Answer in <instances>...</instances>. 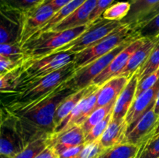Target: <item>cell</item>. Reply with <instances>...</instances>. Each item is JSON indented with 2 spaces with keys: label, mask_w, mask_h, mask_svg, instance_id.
<instances>
[{
  "label": "cell",
  "mask_w": 159,
  "mask_h": 158,
  "mask_svg": "<svg viewBox=\"0 0 159 158\" xmlns=\"http://www.w3.org/2000/svg\"><path fill=\"white\" fill-rule=\"evenodd\" d=\"M1 115L0 153L5 158H13L24 148L26 144L16 129L13 121L8 116Z\"/></svg>",
  "instance_id": "cell-9"
},
{
  "label": "cell",
  "mask_w": 159,
  "mask_h": 158,
  "mask_svg": "<svg viewBox=\"0 0 159 158\" xmlns=\"http://www.w3.org/2000/svg\"><path fill=\"white\" fill-rule=\"evenodd\" d=\"M112 115H113V112H110L103 120H102L100 122L96 124L87 134L85 135V144L93 143L96 142V140L100 139V137L103 134L107 127L108 126L110 122L111 121Z\"/></svg>",
  "instance_id": "cell-31"
},
{
  "label": "cell",
  "mask_w": 159,
  "mask_h": 158,
  "mask_svg": "<svg viewBox=\"0 0 159 158\" xmlns=\"http://www.w3.org/2000/svg\"><path fill=\"white\" fill-rule=\"evenodd\" d=\"M135 31L141 37H155L159 35V14Z\"/></svg>",
  "instance_id": "cell-33"
},
{
  "label": "cell",
  "mask_w": 159,
  "mask_h": 158,
  "mask_svg": "<svg viewBox=\"0 0 159 158\" xmlns=\"http://www.w3.org/2000/svg\"><path fill=\"white\" fill-rule=\"evenodd\" d=\"M92 23L63 31H46L31 37L23 43L26 59H37L55 52L59 48L77 38Z\"/></svg>",
  "instance_id": "cell-2"
},
{
  "label": "cell",
  "mask_w": 159,
  "mask_h": 158,
  "mask_svg": "<svg viewBox=\"0 0 159 158\" xmlns=\"http://www.w3.org/2000/svg\"><path fill=\"white\" fill-rule=\"evenodd\" d=\"M159 94V80L152 88L143 91L135 99L126 116L128 129L136 123L148 110L154 107Z\"/></svg>",
  "instance_id": "cell-14"
},
{
  "label": "cell",
  "mask_w": 159,
  "mask_h": 158,
  "mask_svg": "<svg viewBox=\"0 0 159 158\" xmlns=\"http://www.w3.org/2000/svg\"><path fill=\"white\" fill-rule=\"evenodd\" d=\"M1 8L24 12L40 6L46 0H0Z\"/></svg>",
  "instance_id": "cell-29"
},
{
  "label": "cell",
  "mask_w": 159,
  "mask_h": 158,
  "mask_svg": "<svg viewBox=\"0 0 159 158\" xmlns=\"http://www.w3.org/2000/svg\"><path fill=\"white\" fill-rule=\"evenodd\" d=\"M122 25L120 21H111L105 20L102 16L99 17L92 23L88 29L79 37L59 48L54 53L68 51L75 54H78L96 44Z\"/></svg>",
  "instance_id": "cell-6"
},
{
  "label": "cell",
  "mask_w": 159,
  "mask_h": 158,
  "mask_svg": "<svg viewBox=\"0 0 159 158\" xmlns=\"http://www.w3.org/2000/svg\"><path fill=\"white\" fill-rule=\"evenodd\" d=\"M62 83L43 97L26 103L6 102L1 114L10 118L25 144L54 133V115L68 96L75 92Z\"/></svg>",
  "instance_id": "cell-1"
},
{
  "label": "cell",
  "mask_w": 159,
  "mask_h": 158,
  "mask_svg": "<svg viewBox=\"0 0 159 158\" xmlns=\"http://www.w3.org/2000/svg\"><path fill=\"white\" fill-rule=\"evenodd\" d=\"M159 136V119H158V124H157L156 128H155V131H154L153 134H152V136H151V137H155V136Z\"/></svg>",
  "instance_id": "cell-42"
},
{
  "label": "cell",
  "mask_w": 159,
  "mask_h": 158,
  "mask_svg": "<svg viewBox=\"0 0 159 158\" xmlns=\"http://www.w3.org/2000/svg\"><path fill=\"white\" fill-rule=\"evenodd\" d=\"M130 77L116 76L112 77L99 87L96 108L105 106L116 100Z\"/></svg>",
  "instance_id": "cell-18"
},
{
  "label": "cell",
  "mask_w": 159,
  "mask_h": 158,
  "mask_svg": "<svg viewBox=\"0 0 159 158\" xmlns=\"http://www.w3.org/2000/svg\"><path fill=\"white\" fill-rule=\"evenodd\" d=\"M145 39L146 37H141L134 39L128 46H126L113 58L108 67L93 80L92 84L101 86L112 77L119 75L120 71L126 67L133 53L143 44Z\"/></svg>",
  "instance_id": "cell-10"
},
{
  "label": "cell",
  "mask_w": 159,
  "mask_h": 158,
  "mask_svg": "<svg viewBox=\"0 0 159 158\" xmlns=\"http://www.w3.org/2000/svg\"><path fill=\"white\" fill-rule=\"evenodd\" d=\"M127 130L128 125L125 119H112L99 139L101 146L107 150L118 144L124 143Z\"/></svg>",
  "instance_id": "cell-19"
},
{
  "label": "cell",
  "mask_w": 159,
  "mask_h": 158,
  "mask_svg": "<svg viewBox=\"0 0 159 158\" xmlns=\"http://www.w3.org/2000/svg\"><path fill=\"white\" fill-rule=\"evenodd\" d=\"M141 146L124 143L104 150L97 158H137Z\"/></svg>",
  "instance_id": "cell-23"
},
{
  "label": "cell",
  "mask_w": 159,
  "mask_h": 158,
  "mask_svg": "<svg viewBox=\"0 0 159 158\" xmlns=\"http://www.w3.org/2000/svg\"><path fill=\"white\" fill-rule=\"evenodd\" d=\"M159 68V35L157 36V40L152 49L148 58L138 71L139 81L156 71Z\"/></svg>",
  "instance_id": "cell-26"
},
{
  "label": "cell",
  "mask_w": 159,
  "mask_h": 158,
  "mask_svg": "<svg viewBox=\"0 0 159 158\" xmlns=\"http://www.w3.org/2000/svg\"><path fill=\"white\" fill-rule=\"evenodd\" d=\"M159 80V68L156 71L153 72L152 74H149L146 77L143 78L142 80L139 81L138 85V88H137L136 92V98L140 94L143 92V91H146L148 88L153 87L155 84L158 82Z\"/></svg>",
  "instance_id": "cell-35"
},
{
  "label": "cell",
  "mask_w": 159,
  "mask_h": 158,
  "mask_svg": "<svg viewBox=\"0 0 159 158\" xmlns=\"http://www.w3.org/2000/svg\"><path fill=\"white\" fill-rule=\"evenodd\" d=\"M115 102H111L109 105H105V106L99 107V108H96L93 112L90 114V116L85 119V122L81 125L83 129L85 135L87 134L96 124L100 122L101 121L103 120L110 112H112L115 105Z\"/></svg>",
  "instance_id": "cell-25"
},
{
  "label": "cell",
  "mask_w": 159,
  "mask_h": 158,
  "mask_svg": "<svg viewBox=\"0 0 159 158\" xmlns=\"http://www.w3.org/2000/svg\"><path fill=\"white\" fill-rule=\"evenodd\" d=\"M158 158H159V157H158Z\"/></svg>",
  "instance_id": "cell-43"
},
{
  "label": "cell",
  "mask_w": 159,
  "mask_h": 158,
  "mask_svg": "<svg viewBox=\"0 0 159 158\" xmlns=\"http://www.w3.org/2000/svg\"><path fill=\"white\" fill-rule=\"evenodd\" d=\"M85 143V133L81 125H73L68 129L54 133L48 136V147L57 155L71 147Z\"/></svg>",
  "instance_id": "cell-12"
},
{
  "label": "cell",
  "mask_w": 159,
  "mask_h": 158,
  "mask_svg": "<svg viewBox=\"0 0 159 158\" xmlns=\"http://www.w3.org/2000/svg\"><path fill=\"white\" fill-rule=\"evenodd\" d=\"M114 1L115 0H98L96 7L93 9L89 17V23H93L97 19L102 16L104 11L110 7Z\"/></svg>",
  "instance_id": "cell-36"
},
{
  "label": "cell",
  "mask_w": 159,
  "mask_h": 158,
  "mask_svg": "<svg viewBox=\"0 0 159 158\" xmlns=\"http://www.w3.org/2000/svg\"><path fill=\"white\" fill-rule=\"evenodd\" d=\"M99 86L91 84L86 88H84L82 89L76 91L75 92L72 93L69 96L66 98L63 102L61 103L56 111L55 115H54V125H55V129L57 127L61 125L64 119L70 114L71 111L75 108V107L78 105L79 102L82 99L89 94L95 90L97 89ZM55 131V130H54Z\"/></svg>",
  "instance_id": "cell-20"
},
{
  "label": "cell",
  "mask_w": 159,
  "mask_h": 158,
  "mask_svg": "<svg viewBox=\"0 0 159 158\" xmlns=\"http://www.w3.org/2000/svg\"><path fill=\"white\" fill-rule=\"evenodd\" d=\"M23 67L21 65L12 71L0 76V90L2 94H9L17 88L23 74Z\"/></svg>",
  "instance_id": "cell-24"
},
{
  "label": "cell",
  "mask_w": 159,
  "mask_h": 158,
  "mask_svg": "<svg viewBox=\"0 0 159 158\" xmlns=\"http://www.w3.org/2000/svg\"><path fill=\"white\" fill-rule=\"evenodd\" d=\"M75 72L74 63L68 64L57 71L45 76L42 78L32 81L16 88L12 92L7 94L11 98L8 102L26 103L37 100L48 94L56 88L66 81Z\"/></svg>",
  "instance_id": "cell-3"
},
{
  "label": "cell",
  "mask_w": 159,
  "mask_h": 158,
  "mask_svg": "<svg viewBox=\"0 0 159 158\" xmlns=\"http://www.w3.org/2000/svg\"><path fill=\"white\" fill-rule=\"evenodd\" d=\"M130 9L121 23L134 30L137 25L159 3V0H129Z\"/></svg>",
  "instance_id": "cell-21"
},
{
  "label": "cell",
  "mask_w": 159,
  "mask_h": 158,
  "mask_svg": "<svg viewBox=\"0 0 159 158\" xmlns=\"http://www.w3.org/2000/svg\"><path fill=\"white\" fill-rule=\"evenodd\" d=\"M138 37L139 35L138 34L131 37L107 54L92 62L85 68L76 71L69 79L65 81V84L75 91H79V90L88 87L93 83V80L108 67L113 58Z\"/></svg>",
  "instance_id": "cell-7"
},
{
  "label": "cell",
  "mask_w": 159,
  "mask_h": 158,
  "mask_svg": "<svg viewBox=\"0 0 159 158\" xmlns=\"http://www.w3.org/2000/svg\"><path fill=\"white\" fill-rule=\"evenodd\" d=\"M55 9L49 3L40 6L22 13L21 34L20 43L23 46L31 37L37 33L42 26L55 13Z\"/></svg>",
  "instance_id": "cell-8"
},
{
  "label": "cell",
  "mask_w": 159,
  "mask_h": 158,
  "mask_svg": "<svg viewBox=\"0 0 159 158\" xmlns=\"http://www.w3.org/2000/svg\"><path fill=\"white\" fill-rule=\"evenodd\" d=\"M138 71L130 77L128 83L116 99L112 115L113 119H126L129 109L136 99L137 88L139 82Z\"/></svg>",
  "instance_id": "cell-15"
},
{
  "label": "cell",
  "mask_w": 159,
  "mask_h": 158,
  "mask_svg": "<svg viewBox=\"0 0 159 158\" xmlns=\"http://www.w3.org/2000/svg\"><path fill=\"white\" fill-rule=\"evenodd\" d=\"M158 14H159V3L156 6H155V8H154V9H152V10L150 11V12H149V13L148 14V15H146V16L144 17V18L143 19V20H141V21L140 22L138 25H137V26H136V28L134 29V30H136L137 29H138V28L141 27L142 26L145 25L146 23H148L150 20H152V19L155 18V17L157 15H158Z\"/></svg>",
  "instance_id": "cell-38"
},
{
  "label": "cell",
  "mask_w": 159,
  "mask_h": 158,
  "mask_svg": "<svg viewBox=\"0 0 159 158\" xmlns=\"http://www.w3.org/2000/svg\"><path fill=\"white\" fill-rule=\"evenodd\" d=\"M71 1L72 0H46L44 3H49V4H51L54 7L55 11H57L61 8L63 7L64 6H65V5L68 4V2Z\"/></svg>",
  "instance_id": "cell-40"
},
{
  "label": "cell",
  "mask_w": 159,
  "mask_h": 158,
  "mask_svg": "<svg viewBox=\"0 0 159 158\" xmlns=\"http://www.w3.org/2000/svg\"><path fill=\"white\" fill-rule=\"evenodd\" d=\"M85 1H86V0H72L71 2H68V4L64 6L63 7L61 8L60 9L56 11L55 13L52 15V17H51V18L43 26H42L41 29H40L37 33L51 30V29H52L54 26H56L57 23L61 22L62 20H65V18H67L68 15H70L71 13H73V12H74L78 8L80 7ZM34 35H35V34H34Z\"/></svg>",
  "instance_id": "cell-22"
},
{
  "label": "cell",
  "mask_w": 159,
  "mask_h": 158,
  "mask_svg": "<svg viewBox=\"0 0 159 158\" xmlns=\"http://www.w3.org/2000/svg\"><path fill=\"white\" fill-rule=\"evenodd\" d=\"M35 158H59L58 155L54 152L51 147H48L44 150L37 155Z\"/></svg>",
  "instance_id": "cell-39"
},
{
  "label": "cell",
  "mask_w": 159,
  "mask_h": 158,
  "mask_svg": "<svg viewBox=\"0 0 159 158\" xmlns=\"http://www.w3.org/2000/svg\"><path fill=\"white\" fill-rule=\"evenodd\" d=\"M22 13L18 11L1 8L0 44L20 43Z\"/></svg>",
  "instance_id": "cell-13"
},
{
  "label": "cell",
  "mask_w": 159,
  "mask_h": 158,
  "mask_svg": "<svg viewBox=\"0 0 159 158\" xmlns=\"http://www.w3.org/2000/svg\"><path fill=\"white\" fill-rule=\"evenodd\" d=\"M85 144H82V145L77 146V147H71V148L68 149V150H65L62 152L61 153L58 155L59 158H77L83 148L85 147Z\"/></svg>",
  "instance_id": "cell-37"
},
{
  "label": "cell",
  "mask_w": 159,
  "mask_h": 158,
  "mask_svg": "<svg viewBox=\"0 0 159 158\" xmlns=\"http://www.w3.org/2000/svg\"><path fill=\"white\" fill-rule=\"evenodd\" d=\"M155 106V105H154ZM159 116H157L152 107L138 122L127 130L125 143L141 146L153 134L157 126Z\"/></svg>",
  "instance_id": "cell-11"
},
{
  "label": "cell",
  "mask_w": 159,
  "mask_h": 158,
  "mask_svg": "<svg viewBox=\"0 0 159 158\" xmlns=\"http://www.w3.org/2000/svg\"><path fill=\"white\" fill-rule=\"evenodd\" d=\"M97 1L98 0H86L73 13L57 23L51 30L63 31L90 23L89 17L96 7Z\"/></svg>",
  "instance_id": "cell-16"
},
{
  "label": "cell",
  "mask_w": 159,
  "mask_h": 158,
  "mask_svg": "<svg viewBox=\"0 0 159 158\" xmlns=\"http://www.w3.org/2000/svg\"><path fill=\"white\" fill-rule=\"evenodd\" d=\"M136 35H138L136 31L130 26L123 24L96 44L76 54L73 60L75 71L106 55L126 40Z\"/></svg>",
  "instance_id": "cell-4"
},
{
  "label": "cell",
  "mask_w": 159,
  "mask_h": 158,
  "mask_svg": "<svg viewBox=\"0 0 159 158\" xmlns=\"http://www.w3.org/2000/svg\"><path fill=\"white\" fill-rule=\"evenodd\" d=\"M25 59L24 55L15 57L0 56V76L23 65Z\"/></svg>",
  "instance_id": "cell-32"
},
{
  "label": "cell",
  "mask_w": 159,
  "mask_h": 158,
  "mask_svg": "<svg viewBox=\"0 0 159 158\" xmlns=\"http://www.w3.org/2000/svg\"><path fill=\"white\" fill-rule=\"evenodd\" d=\"M130 4L127 2H118L112 4L102 13V17L111 21H122L129 13Z\"/></svg>",
  "instance_id": "cell-28"
},
{
  "label": "cell",
  "mask_w": 159,
  "mask_h": 158,
  "mask_svg": "<svg viewBox=\"0 0 159 158\" xmlns=\"http://www.w3.org/2000/svg\"><path fill=\"white\" fill-rule=\"evenodd\" d=\"M159 136L151 137L141 145L137 158H158Z\"/></svg>",
  "instance_id": "cell-30"
},
{
  "label": "cell",
  "mask_w": 159,
  "mask_h": 158,
  "mask_svg": "<svg viewBox=\"0 0 159 158\" xmlns=\"http://www.w3.org/2000/svg\"><path fill=\"white\" fill-rule=\"evenodd\" d=\"M154 110H155V114L159 116V94H158V97H157L156 101H155V106H154Z\"/></svg>",
  "instance_id": "cell-41"
},
{
  "label": "cell",
  "mask_w": 159,
  "mask_h": 158,
  "mask_svg": "<svg viewBox=\"0 0 159 158\" xmlns=\"http://www.w3.org/2000/svg\"><path fill=\"white\" fill-rule=\"evenodd\" d=\"M22 55H24V50H23V46L20 43H2V44H0V56L15 57V56Z\"/></svg>",
  "instance_id": "cell-34"
},
{
  "label": "cell",
  "mask_w": 159,
  "mask_h": 158,
  "mask_svg": "<svg viewBox=\"0 0 159 158\" xmlns=\"http://www.w3.org/2000/svg\"><path fill=\"white\" fill-rule=\"evenodd\" d=\"M75 54L68 51L54 53L37 59H25L19 86L45 76L73 62Z\"/></svg>",
  "instance_id": "cell-5"
},
{
  "label": "cell",
  "mask_w": 159,
  "mask_h": 158,
  "mask_svg": "<svg viewBox=\"0 0 159 158\" xmlns=\"http://www.w3.org/2000/svg\"><path fill=\"white\" fill-rule=\"evenodd\" d=\"M156 40L157 36L155 37H146L143 44L133 53L126 67L120 71L118 76L130 77L135 72L139 71L148 58Z\"/></svg>",
  "instance_id": "cell-17"
},
{
  "label": "cell",
  "mask_w": 159,
  "mask_h": 158,
  "mask_svg": "<svg viewBox=\"0 0 159 158\" xmlns=\"http://www.w3.org/2000/svg\"><path fill=\"white\" fill-rule=\"evenodd\" d=\"M48 136H43L30 142L13 158H35L48 147Z\"/></svg>",
  "instance_id": "cell-27"
}]
</instances>
